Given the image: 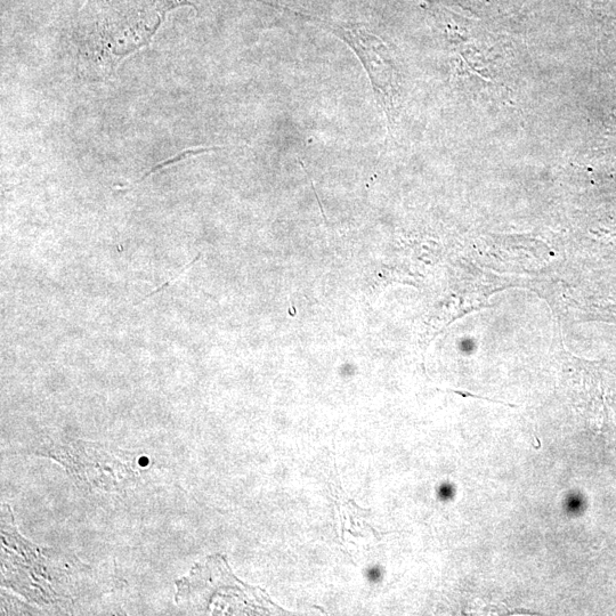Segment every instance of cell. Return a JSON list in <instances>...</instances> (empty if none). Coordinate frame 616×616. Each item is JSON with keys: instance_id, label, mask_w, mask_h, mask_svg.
I'll list each match as a JSON object with an SVG mask.
<instances>
[{"instance_id": "cell-1", "label": "cell", "mask_w": 616, "mask_h": 616, "mask_svg": "<svg viewBox=\"0 0 616 616\" xmlns=\"http://www.w3.org/2000/svg\"><path fill=\"white\" fill-rule=\"evenodd\" d=\"M308 20L318 22L320 26L334 32L339 38H342L345 43L352 47V50L358 55V58L366 69L370 78L372 88L377 95L379 103L383 107H387L386 99L388 95V63L385 59L386 48L376 36L369 34L363 28H347L339 26V24L320 19H312L307 16Z\"/></svg>"}, {"instance_id": "cell-2", "label": "cell", "mask_w": 616, "mask_h": 616, "mask_svg": "<svg viewBox=\"0 0 616 616\" xmlns=\"http://www.w3.org/2000/svg\"><path fill=\"white\" fill-rule=\"evenodd\" d=\"M199 258H200V254H199L196 258H194V259H193V261H192L189 265H186V266L184 267V269L181 271V273H178L177 275H175V277H174L172 280H170V281L166 282L164 286H162V287L158 288L156 291H153V293H151L149 296L145 297V298L143 299V301H147V299H148L149 297H151V296H153V295H156V294L160 293V291H164V290H165V289H166L169 285H172V283H173L175 280H177L178 278H181V277H182V275L184 274V272H185L186 270L190 269V267L194 264V262H197Z\"/></svg>"}]
</instances>
